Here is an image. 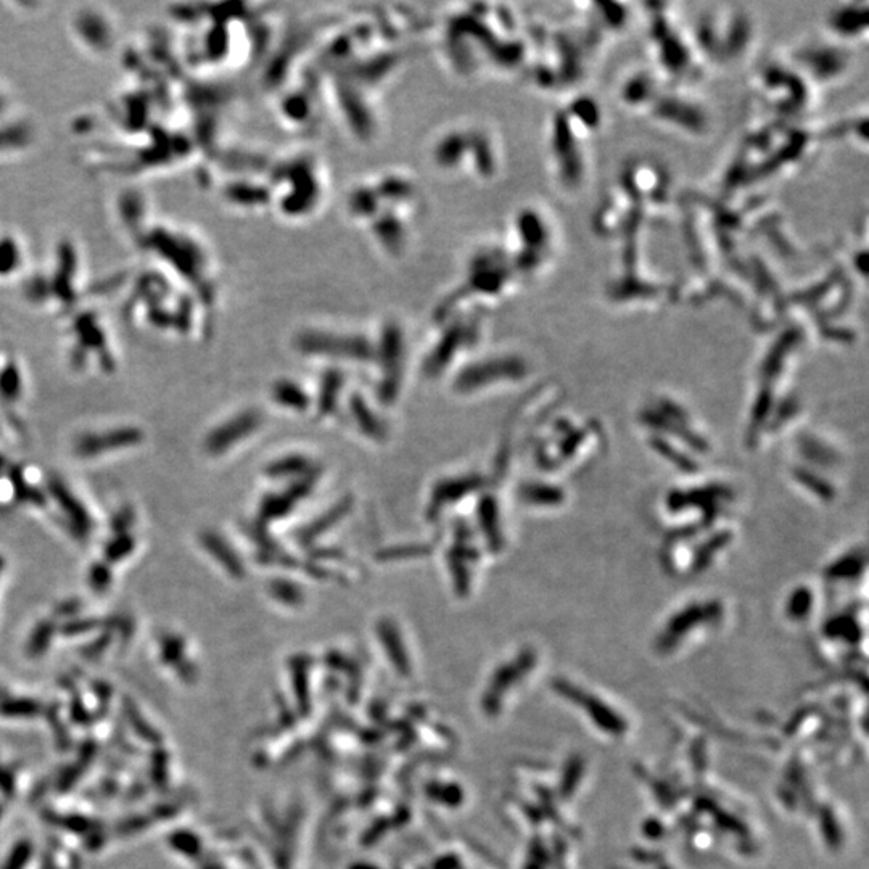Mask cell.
<instances>
[{
	"mask_svg": "<svg viewBox=\"0 0 869 869\" xmlns=\"http://www.w3.org/2000/svg\"><path fill=\"white\" fill-rule=\"evenodd\" d=\"M504 248L522 281L536 279L551 266L557 253L556 224L548 211L538 205L520 208L507 223Z\"/></svg>",
	"mask_w": 869,
	"mask_h": 869,
	"instance_id": "obj_4",
	"label": "cell"
},
{
	"mask_svg": "<svg viewBox=\"0 0 869 869\" xmlns=\"http://www.w3.org/2000/svg\"><path fill=\"white\" fill-rule=\"evenodd\" d=\"M346 218L384 260H404L425 218L421 182L406 169L366 174L346 192Z\"/></svg>",
	"mask_w": 869,
	"mask_h": 869,
	"instance_id": "obj_1",
	"label": "cell"
},
{
	"mask_svg": "<svg viewBox=\"0 0 869 869\" xmlns=\"http://www.w3.org/2000/svg\"><path fill=\"white\" fill-rule=\"evenodd\" d=\"M308 469V461L305 458H285L282 461L274 462L268 469V474L274 478L295 477V475H303Z\"/></svg>",
	"mask_w": 869,
	"mask_h": 869,
	"instance_id": "obj_17",
	"label": "cell"
},
{
	"mask_svg": "<svg viewBox=\"0 0 869 869\" xmlns=\"http://www.w3.org/2000/svg\"><path fill=\"white\" fill-rule=\"evenodd\" d=\"M271 593L274 598L285 602V604H298V602H301L300 589L292 585V583L276 581V583H272Z\"/></svg>",
	"mask_w": 869,
	"mask_h": 869,
	"instance_id": "obj_18",
	"label": "cell"
},
{
	"mask_svg": "<svg viewBox=\"0 0 869 869\" xmlns=\"http://www.w3.org/2000/svg\"><path fill=\"white\" fill-rule=\"evenodd\" d=\"M482 485L483 478L478 477V475H464V477L441 480L430 496L429 511H427L429 519H435L441 512L445 511L446 507L466 498L467 495L474 493Z\"/></svg>",
	"mask_w": 869,
	"mask_h": 869,
	"instance_id": "obj_8",
	"label": "cell"
},
{
	"mask_svg": "<svg viewBox=\"0 0 869 869\" xmlns=\"http://www.w3.org/2000/svg\"><path fill=\"white\" fill-rule=\"evenodd\" d=\"M377 631H379V636L384 641L385 647H387L388 654L392 655V659L396 660V664L404 667L406 657H404L400 633H398L395 623L390 622V620H382L379 623V627H377Z\"/></svg>",
	"mask_w": 869,
	"mask_h": 869,
	"instance_id": "obj_16",
	"label": "cell"
},
{
	"mask_svg": "<svg viewBox=\"0 0 869 869\" xmlns=\"http://www.w3.org/2000/svg\"><path fill=\"white\" fill-rule=\"evenodd\" d=\"M28 850L26 845H20L10 858L9 869H21V866L25 865L26 857H28Z\"/></svg>",
	"mask_w": 869,
	"mask_h": 869,
	"instance_id": "obj_20",
	"label": "cell"
},
{
	"mask_svg": "<svg viewBox=\"0 0 869 869\" xmlns=\"http://www.w3.org/2000/svg\"><path fill=\"white\" fill-rule=\"evenodd\" d=\"M261 421L263 419L258 412H243L211 435L210 440H208V449L211 453H223L224 449L231 448L237 441L243 440L250 433L255 432L260 427Z\"/></svg>",
	"mask_w": 869,
	"mask_h": 869,
	"instance_id": "obj_9",
	"label": "cell"
},
{
	"mask_svg": "<svg viewBox=\"0 0 869 869\" xmlns=\"http://www.w3.org/2000/svg\"><path fill=\"white\" fill-rule=\"evenodd\" d=\"M351 509V501L350 499H343V501H338V504H335L329 512L322 515L321 519L314 520L313 524L308 525V527L301 532L300 541L301 543H311L314 538H318L322 533H326L330 527H334L337 522L345 517V514H348V511Z\"/></svg>",
	"mask_w": 869,
	"mask_h": 869,
	"instance_id": "obj_10",
	"label": "cell"
},
{
	"mask_svg": "<svg viewBox=\"0 0 869 869\" xmlns=\"http://www.w3.org/2000/svg\"><path fill=\"white\" fill-rule=\"evenodd\" d=\"M272 396L277 403L284 404L287 408L298 409V411L308 408L309 400L305 390H301L297 384H292L287 380L274 385Z\"/></svg>",
	"mask_w": 869,
	"mask_h": 869,
	"instance_id": "obj_14",
	"label": "cell"
},
{
	"mask_svg": "<svg viewBox=\"0 0 869 869\" xmlns=\"http://www.w3.org/2000/svg\"><path fill=\"white\" fill-rule=\"evenodd\" d=\"M330 184L326 163L316 153H287L281 160H272L269 208L287 223H306L326 206Z\"/></svg>",
	"mask_w": 869,
	"mask_h": 869,
	"instance_id": "obj_3",
	"label": "cell"
},
{
	"mask_svg": "<svg viewBox=\"0 0 869 869\" xmlns=\"http://www.w3.org/2000/svg\"><path fill=\"white\" fill-rule=\"evenodd\" d=\"M524 374V366L517 359H490L462 369L454 380V388L461 393L475 392L496 380L514 379Z\"/></svg>",
	"mask_w": 869,
	"mask_h": 869,
	"instance_id": "obj_7",
	"label": "cell"
},
{
	"mask_svg": "<svg viewBox=\"0 0 869 869\" xmlns=\"http://www.w3.org/2000/svg\"><path fill=\"white\" fill-rule=\"evenodd\" d=\"M298 350L305 355H324L332 358L369 361L375 358L372 343L363 335L335 334L326 330H305L295 340Z\"/></svg>",
	"mask_w": 869,
	"mask_h": 869,
	"instance_id": "obj_6",
	"label": "cell"
},
{
	"mask_svg": "<svg viewBox=\"0 0 869 869\" xmlns=\"http://www.w3.org/2000/svg\"><path fill=\"white\" fill-rule=\"evenodd\" d=\"M205 544L213 554H216L219 562H223V564L226 565V569L229 570L234 577H240V575H243L242 562H240V559H237L235 552L232 551L227 544H224L221 538H218L216 535H210L206 538Z\"/></svg>",
	"mask_w": 869,
	"mask_h": 869,
	"instance_id": "obj_15",
	"label": "cell"
},
{
	"mask_svg": "<svg viewBox=\"0 0 869 869\" xmlns=\"http://www.w3.org/2000/svg\"><path fill=\"white\" fill-rule=\"evenodd\" d=\"M478 520H480L482 532L485 533L488 544L493 549H499L503 543V538H501V530H499L498 506L493 499H482V503L478 506Z\"/></svg>",
	"mask_w": 869,
	"mask_h": 869,
	"instance_id": "obj_11",
	"label": "cell"
},
{
	"mask_svg": "<svg viewBox=\"0 0 869 869\" xmlns=\"http://www.w3.org/2000/svg\"><path fill=\"white\" fill-rule=\"evenodd\" d=\"M351 411H353V416H355L359 427H361V430L366 435L374 438V440H384L385 435H387L384 425L372 414L371 409L367 408V404L364 403L361 396L353 395V398H351Z\"/></svg>",
	"mask_w": 869,
	"mask_h": 869,
	"instance_id": "obj_12",
	"label": "cell"
},
{
	"mask_svg": "<svg viewBox=\"0 0 869 869\" xmlns=\"http://www.w3.org/2000/svg\"><path fill=\"white\" fill-rule=\"evenodd\" d=\"M429 544H411L408 548H404V546H400V548H392L387 549V551L382 552V556H379V559H384V561H390V559H404V557L411 556H424L427 552L430 551Z\"/></svg>",
	"mask_w": 869,
	"mask_h": 869,
	"instance_id": "obj_19",
	"label": "cell"
},
{
	"mask_svg": "<svg viewBox=\"0 0 869 869\" xmlns=\"http://www.w3.org/2000/svg\"><path fill=\"white\" fill-rule=\"evenodd\" d=\"M430 166L443 178L485 184L498 178L503 153L490 124L474 118L451 121L427 145Z\"/></svg>",
	"mask_w": 869,
	"mask_h": 869,
	"instance_id": "obj_2",
	"label": "cell"
},
{
	"mask_svg": "<svg viewBox=\"0 0 869 869\" xmlns=\"http://www.w3.org/2000/svg\"><path fill=\"white\" fill-rule=\"evenodd\" d=\"M343 375L338 371H327L322 380L321 396H319V414L327 416L337 404V396L342 390Z\"/></svg>",
	"mask_w": 869,
	"mask_h": 869,
	"instance_id": "obj_13",
	"label": "cell"
},
{
	"mask_svg": "<svg viewBox=\"0 0 869 869\" xmlns=\"http://www.w3.org/2000/svg\"><path fill=\"white\" fill-rule=\"evenodd\" d=\"M520 282L524 281L503 242L483 243L467 258L458 289L480 305L511 297Z\"/></svg>",
	"mask_w": 869,
	"mask_h": 869,
	"instance_id": "obj_5",
	"label": "cell"
}]
</instances>
